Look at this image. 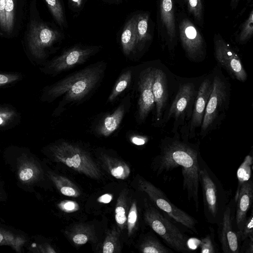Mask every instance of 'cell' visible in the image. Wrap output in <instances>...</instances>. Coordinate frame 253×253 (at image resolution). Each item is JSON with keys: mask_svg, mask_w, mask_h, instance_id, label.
Listing matches in <instances>:
<instances>
[{"mask_svg": "<svg viewBox=\"0 0 253 253\" xmlns=\"http://www.w3.org/2000/svg\"><path fill=\"white\" fill-rule=\"evenodd\" d=\"M61 38V34L47 24L32 21L27 37L31 53L36 58L42 59L46 55V49L51 46Z\"/></svg>", "mask_w": 253, "mask_h": 253, "instance_id": "obj_8", "label": "cell"}, {"mask_svg": "<svg viewBox=\"0 0 253 253\" xmlns=\"http://www.w3.org/2000/svg\"><path fill=\"white\" fill-rule=\"evenodd\" d=\"M16 116L14 110L8 107H0V127L10 123Z\"/></svg>", "mask_w": 253, "mask_h": 253, "instance_id": "obj_30", "label": "cell"}, {"mask_svg": "<svg viewBox=\"0 0 253 253\" xmlns=\"http://www.w3.org/2000/svg\"><path fill=\"white\" fill-rule=\"evenodd\" d=\"M131 79V72L128 70L122 74L116 82L107 101H113L129 84Z\"/></svg>", "mask_w": 253, "mask_h": 253, "instance_id": "obj_24", "label": "cell"}, {"mask_svg": "<svg viewBox=\"0 0 253 253\" xmlns=\"http://www.w3.org/2000/svg\"><path fill=\"white\" fill-rule=\"evenodd\" d=\"M214 54L216 60L230 75L240 82H245L247 74L237 53L219 36H215Z\"/></svg>", "mask_w": 253, "mask_h": 253, "instance_id": "obj_9", "label": "cell"}, {"mask_svg": "<svg viewBox=\"0 0 253 253\" xmlns=\"http://www.w3.org/2000/svg\"><path fill=\"white\" fill-rule=\"evenodd\" d=\"M15 0H5L6 32L10 33L13 27L15 18Z\"/></svg>", "mask_w": 253, "mask_h": 253, "instance_id": "obj_26", "label": "cell"}, {"mask_svg": "<svg viewBox=\"0 0 253 253\" xmlns=\"http://www.w3.org/2000/svg\"><path fill=\"white\" fill-rule=\"evenodd\" d=\"M142 186L154 206L165 213L175 223L182 226L192 234H198V221L194 217L172 203L161 189L146 181L143 182Z\"/></svg>", "mask_w": 253, "mask_h": 253, "instance_id": "obj_6", "label": "cell"}, {"mask_svg": "<svg viewBox=\"0 0 253 253\" xmlns=\"http://www.w3.org/2000/svg\"><path fill=\"white\" fill-rule=\"evenodd\" d=\"M125 111L124 105H120L112 114L103 119L97 128L98 133L108 136L116 130L123 118Z\"/></svg>", "mask_w": 253, "mask_h": 253, "instance_id": "obj_19", "label": "cell"}, {"mask_svg": "<svg viewBox=\"0 0 253 253\" xmlns=\"http://www.w3.org/2000/svg\"><path fill=\"white\" fill-rule=\"evenodd\" d=\"M217 234L221 249L224 253H240L241 240L235 222V201L232 197L220 222Z\"/></svg>", "mask_w": 253, "mask_h": 253, "instance_id": "obj_7", "label": "cell"}, {"mask_svg": "<svg viewBox=\"0 0 253 253\" xmlns=\"http://www.w3.org/2000/svg\"><path fill=\"white\" fill-rule=\"evenodd\" d=\"M188 9L194 18L201 22L203 19V7L201 0H187Z\"/></svg>", "mask_w": 253, "mask_h": 253, "instance_id": "obj_28", "label": "cell"}, {"mask_svg": "<svg viewBox=\"0 0 253 253\" xmlns=\"http://www.w3.org/2000/svg\"><path fill=\"white\" fill-rule=\"evenodd\" d=\"M179 35L182 47L187 57L194 61L203 60L205 57V44L203 37L187 18L182 20L179 25Z\"/></svg>", "mask_w": 253, "mask_h": 253, "instance_id": "obj_10", "label": "cell"}, {"mask_svg": "<svg viewBox=\"0 0 253 253\" xmlns=\"http://www.w3.org/2000/svg\"><path fill=\"white\" fill-rule=\"evenodd\" d=\"M61 193L66 196H72L75 194V191L70 187H63L61 189Z\"/></svg>", "mask_w": 253, "mask_h": 253, "instance_id": "obj_38", "label": "cell"}, {"mask_svg": "<svg viewBox=\"0 0 253 253\" xmlns=\"http://www.w3.org/2000/svg\"><path fill=\"white\" fill-rule=\"evenodd\" d=\"M114 245L111 242H107L103 248V253H112L114 251Z\"/></svg>", "mask_w": 253, "mask_h": 253, "instance_id": "obj_40", "label": "cell"}, {"mask_svg": "<svg viewBox=\"0 0 253 253\" xmlns=\"http://www.w3.org/2000/svg\"><path fill=\"white\" fill-rule=\"evenodd\" d=\"M238 1L239 0H231V4L233 6V5L238 3Z\"/></svg>", "mask_w": 253, "mask_h": 253, "instance_id": "obj_44", "label": "cell"}, {"mask_svg": "<svg viewBox=\"0 0 253 253\" xmlns=\"http://www.w3.org/2000/svg\"><path fill=\"white\" fill-rule=\"evenodd\" d=\"M159 154L155 158L154 168L157 174H167L176 168L181 169L183 189L188 201L194 205L197 212L199 210V157L198 143L181 140L176 133L174 137L162 140Z\"/></svg>", "mask_w": 253, "mask_h": 253, "instance_id": "obj_1", "label": "cell"}, {"mask_svg": "<svg viewBox=\"0 0 253 253\" xmlns=\"http://www.w3.org/2000/svg\"><path fill=\"white\" fill-rule=\"evenodd\" d=\"M253 209H251V211L250 215L247 216L244 224L240 232V236L241 242L247 238L253 236Z\"/></svg>", "mask_w": 253, "mask_h": 253, "instance_id": "obj_29", "label": "cell"}, {"mask_svg": "<svg viewBox=\"0 0 253 253\" xmlns=\"http://www.w3.org/2000/svg\"><path fill=\"white\" fill-rule=\"evenodd\" d=\"M111 174L115 177L121 176L124 172V169L122 166H119L113 169L111 171Z\"/></svg>", "mask_w": 253, "mask_h": 253, "instance_id": "obj_39", "label": "cell"}, {"mask_svg": "<svg viewBox=\"0 0 253 253\" xmlns=\"http://www.w3.org/2000/svg\"><path fill=\"white\" fill-rule=\"evenodd\" d=\"M234 198L235 201V222L240 234L247 214L252 207L253 182L252 178L241 185L236 190Z\"/></svg>", "mask_w": 253, "mask_h": 253, "instance_id": "obj_15", "label": "cell"}, {"mask_svg": "<svg viewBox=\"0 0 253 253\" xmlns=\"http://www.w3.org/2000/svg\"><path fill=\"white\" fill-rule=\"evenodd\" d=\"M154 69L148 68L143 70L138 82V117L141 122L144 121L155 106L152 90Z\"/></svg>", "mask_w": 253, "mask_h": 253, "instance_id": "obj_13", "label": "cell"}, {"mask_svg": "<svg viewBox=\"0 0 253 253\" xmlns=\"http://www.w3.org/2000/svg\"><path fill=\"white\" fill-rule=\"evenodd\" d=\"M146 220L151 229L171 249L180 253L191 252L188 238L165 213L155 206L147 209Z\"/></svg>", "mask_w": 253, "mask_h": 253, "instance_id": "obj_4", "label": "cell"}, {"mask_svg": "<svg viewBox=\"0 0 253 253\" xmlns=\"http://www.w3.org/2000/svg\"><path fill=\"white\" fill-rule=\"evenodd\" d=\"M74 243L78 244H84L87 241V237L83 234L76 235L73 238Z\"/></svg>", "mask_w": 253, "mask_h": 253, "instance_id": "obj_37", "label": "cell"}, {"mask_svg": "<svg viewBox=\"0 0 253 253\" xmlns=\"http://www.w3.org/2000/svg\"><path fill=\"white\" fill-rule=\"evenodd\" d=\"M253 163V158L252 155L250 154L247 155L237 171L238 185L236 190L239 189L243 183L252 178Z\"/></svg>", "mask_w": 253, "mask_h": 253, "instance_id": "obj_22", "label": "cell"}, {"mask_svg": "<svg viewBox=\"0 0 253 253\" xmlns=\"http://www.w3.org/2000/svg\"><path fill=\"white\" fill-rule=\"evenodd\" d=\"M148 21L149 15L146 13L135 15L136 47L140 49L150 39L148 31Z\"/></svg>", "mask_w": 253, "mask_h": 253, "instance_id": "obj_20", "label": "cell"}, {"mask_svg": "<svg viewBox=\"0 0 253 253\" xmlns=\"http://www.w3.org/2000/svg\"><path fill=\"white\" fill-rule=\"evenodd\" d=\"M97 49L96 46H73L51 61L48 69L51 73L58 74L84 63Z\"/></svg>", "mask_w": 253, "mask_h": 253, "instance_id": "obj_11", "label": "cell"}, {"mask_svg": "<svg viewBox=\"0 0 253 253\" xmlns=\"http://www.w3.org/2000/svg\"><path fill=\"white\" fill-rule=\"evenodd\" d=\"M115 212V219L117 222L120 224H124L126 220L125 209L121 206L118 207L116 209Z\"/></svg>", "mask_w": 253, "mask_h": 253, "instance_id": "obj_33", "label": "cell"}, {"mask_svg": "<svg viewBox=\"0 0 253 253\" xmlns=\"http://www.w3.org/2000/svg\"><path fill=\"white\" fill-rule=\"evenodd\" d=\"M197 92L193 83H188L182 84L170 107L167 121L173 118L174 127L178 126L184 121L187 114L191 113Z\"/></svg>", "mask_w": 253, "mask_h": 253, "instance_id": "obj_12", "label": "cell"}, {"mask_svg": "<svg viewBox=\"0 0 253 253\" xmlns=\"http://www.w3.org/2000/svg\"><path fill=\"white\" fill-rule=\"evenodd\" d=\"M146 138L134 137L132 138V142L137 145H142L146 143Z\"/></svg>", "mask_w": 253, "mask_h": 253, "instance_id": "obj_41", "label": "cell"}, {"mask_svg": "<svg viewBox=\"0 0 253 253\" xmlns=\"http://www.w3.org/2000/svg\"><path fill=\"white\" fill-rule=\"evenodd\" d=\"M152 90L156 105V117L159 120L163 116L168 97L167 77L164 71L160 69H154Z\"/></svg>", "mask_w": 253, "mask_h": 253, "instance_id": "obj_16", "label": "cell"}, {"mask_svg": "<svg viewBox=\"0 0 253 253\" xmlns=\"http://www.w3.org/2000/svg\"><path fill=\"white\" fill-rule=\"evenodd\" d=\"M0 27L2 30L6 32L5 0H0Z\"/></svg>", "mask_w": 253, "mask_h": 253, "instance_id": "obj_34", "label": "cell"}, {"mask_svg": "<svg viewBox=\"0 0 253 253\" xmlns=\"http://www.w3.org/2000/svg\"><path fill=\"white\" fill-rule=\"evenodd\" d=\"M121 43L125 55L128 56L136 48L135 15L126 22L121 37Z\"/></svg>", "mask_w": 253, "mask_h": 253, "instance_id": "obj_18", "label": "cell"}, {"mask_svg": "<svg viewBox=\"0 0 253 253\" xmlns=\"http://www.w3.org/2000/svg\"><path fill=\"white\" fill-rule=\"evenodd\" d=\"M3 240V236L0 233V243Z\"/></svg>", "mask_w": 253, "mask_h": 253, "instance_id": "obj_45", "label": "cell"}, {"mask_svg": "<svg viewBox=\"0 0 253 253\" xmlns=\"http://www.w3.org/2000/svg\"><path fill=\"white\" fill-rule=\"evenodd\" d=\"M229 86L219 76L212 82V90L209 98L201 126L200 135L204 137L215 129L222 120L227 109L229 98Z\"/></svg>", "mask_w": 253, "mask_h": 253, "instance_id": "obj_5", "label": "cell"}, {"mask_svg": "<svg viewBox=\"0 0 253 253\" xmlns=\"http://www.w3.org/2000/svg\"><path fill=\"white\" fill-rule=\"evenodd\" d=\"M20 75L15 73H0V86L7 85L19 80Z\"/></svg>", "mask_w": 253, "mask_h": 253, "instance_id": "obj_31", "label": "cell"}, {"mask_svg": "<svg viewBox=\"0 0 253 253\" xmlns=\"http://www.w3.org/2000/svg\"><path fill=\"white\" fill-rule=\"evenodd\" d=\"M240 253H253V236H251L242 242Z\"/></svg>", "mask_w": 253, "mask_h": 253, "instance_id": "obj_32", "label": "cell"}, {"mask_svg": "<svg viewBox=\"0 0 253 253\" xmlns=\"http://www.w3.org/2000/svg\"><path fill=\"white\" fill-rule=\"evenodd\" d=\"M47 6L58 25L64 29L67 26L64 6L61 0H45Z\"/></svg>", "mask_w": 253, "mask_h": 253, "instance_id": "obj_21", "label": "cell"}, {"mask_svg": "<svg viewBox=\"0 0 253 253\" xmlns=\"http://www.w3.org/2000/svg\"><path fill=\"white\" fill-rule=\"evenodd\" d=\"M199 179L205 219L210 224L217 225L232 198V191L224 187L201 154L199 157Z\"/></svg>", "mask_w": 253, "mask_h": 253, "instance_id": "obj_2", "label": "cell"}, {"mask_svg": "<svg viewBox=\"0 0 253 253\" xmlns=\"http://www.w3.org/2000/svg\"><path fill=\"white\" fill-rule=\"evenodd\" d=\"M112 200V197L109 194H104L101 196L99 199L98 201L100 202L104 203H108Z\"/></svg>", "mask_w": 253, "mask_h": 253, "instance_id": "obj_42", "label": "cell"}, {"mask_svg": "<svg viewBox=\"0 0 253 253\" xmlns=\"http://www.w3.org/2000/svg\"><path fill=\"white\" fill-rule=\"evenodd\" d=\"M103 71L102 64L85 68L50 86L46 90V96L54 100L63 96L69 102L80 100L95 86Z\"/></svg>", "mask_w": 253, "mask_h": 253, "instance_id": "obj_3", "label": "cell"}, {"mask_svg": "<svg viewBox=\"0 0 253 253\" xmlns=\"http://www.w3.org/2000/svg\"><path fill=\"white\" fill-rule=\"evenodd\" d=\"M34 175V171L31 168L24 169L19 172V176L21 180L26 181L31 179Z\"/></svg>", "mask_w": 253, "mask_h": 253, "instance_id": "obj_36", "label": "cell"}, {"mask_svg": "<svg viewBox=\"0 0 253 253\" xmlns=\"http://www.w3.org/2000/svg\"><path fill=\"white\" fill-rule=\"evenodd\" d=\"M200 253H217L218 252L217 244L215 241L214 228L210 227L209 232L200 242Z\"/></svg>", "mask_w": 253, "mask_h": 253, "instance_id": "obj_25", "label": "cell"}, {"mask_svg": "<svg viewBox=\"0 0 253 253\" xmlns=\"http://www.w3.org/2000/svg\"><path fill=\"white\" fill-rule=\"evenodd\" d=\"M160 15L168 37L173 40L176 34L173 0H161Z\"/></svg>", "mask_w": 253, "mask_h": 253, "instance_id": "obj_17", "label": "cell"}, {"mask_svg": "<svg viewBox=\"0 0 253 253\" xmlns=\"http://www.w3.org/2000/svg\"><path fill=\"white\" fill-rule=\"evenodd\" d=\"M136 210L135 204H133L128 216V223L130 225V228L134 226L137 219Z\"/></svg>", "mask_w": 253, "mask_h": 253, "instance_id": "obj_35", "label": "cell"}, {"mask_svg": "<svg viewBox=\"0 0 253 253\" xmlns=\"http://www.w3.org/2000/svg\"><path fill=\"white\" fill-rule=\"evenodd\" d=\"M253 34V10H252L248 18L242 25L239 40L245 42L251 38Z\"/></svg>", "mask_w": 253, "mask_h": 253, "instance_id": "obj_27", "label": "cell"}, {"mask_svg": "<svg viewBox=\"0 0 253 253\" xmlns=\"http://www.w3.org/2000/svg\"><path fill=\"white\" fill-rule=\"evenodd\" d=\"M143 243L142 249L144 253H171L173 251L165 246L156 237H149Z\"/></svg>", "mask_w": 253, "mask_h": 253, "instance_id": "obj_23", "label": "cell"}, {"mask_svg": "<svg viewBox=\"0 0 253 253\" xmlns=\"http://www.w3.org/2000/svg\"><path fill=\"white\" fill-rule=\"evenodd\" d=\"M212 88V82L205 79L199 88L194 103V107L190 121L188 139L195 136V130L201 126L204 118L206 107Z\"/></svg>", "mask_w": 253, "mask_h": 253, "instance_id": "obj_14", "label": "cell"}, {"mask_svg": "<svg viewBox=\"0 0 253 253\" xmlns=\"http://www.w3.org/2000/svg\"><path fill=\"white\" fill-rule=\"evenodd\" d=\"M114 0V1H120V0Z\"/></svg>", "mask_w": 253, "mask_h": 253, "instance_id": "obj_46", "label": "cell"}, {"mask_svg": "<svg viewBox=\"0 0 253 253\" xmlns=\"http://www.w3.org/2000/svg\"><path fill=\"white\" fill-rule=\"evenodd\" d=\"M64 207L67 210H72L75 208V204L72 202H68L65 204Z\"/></svg>", "mask_w": 253, "mask_h": 253, "instance_id": "obj_43", "label": "cell"}]
</instances>
